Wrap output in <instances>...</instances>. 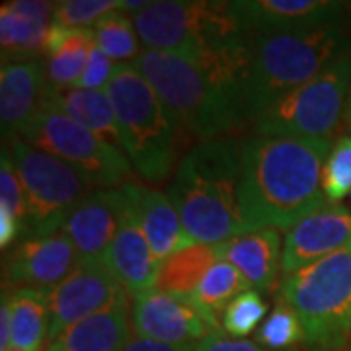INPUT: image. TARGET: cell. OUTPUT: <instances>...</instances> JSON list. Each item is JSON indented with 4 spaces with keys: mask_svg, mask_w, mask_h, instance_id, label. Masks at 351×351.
I'll return each mask as SVG.
<instances>
[{
    "mask_svg": "<svg viewBox=\"0 0 351 351\" xmlns=\"http://www.w3.org/2000/svg\"><path fill=\"white\" fill-rule=\"evenodd\" d=\"M250 36L195 57L145 49L135 69L147 78L180 129L207 143L246 121V75Z\"/></svg>",
    "mask_w": 351,
    "mask_h": 351,
    "instance_id": "1",
    "label": "cell"
},
{
    "mask_svg": "<svg viewBox=\"0 0 351 351\" xmlns=\"http://www.w3.org/2000/svg\"><path fill=\"white\" fill-rule=\"evenodd\" d=\"M332 138L250 137L240 143L239 203L250 232L289 230L324 207L322 172Z\"/></svg>",
    "mask_w": 351,
    "mask_h": 351,
    "instance_id": "2",
    "label": "cell"
},
{
    "mask_svg": "<svg viewBox=\"0 0 351 351\" xmlns=\"http://www.w3.org/2000/svg\"><path fill=\"white\" fill-rule=\"evenodd\" d=\"M240 143L215 138L189 149L168 184L191 244H223L250 232L239 203Z\"/></svg>",
    "mask_w": 351,
    "mask_h": 351,
    "instance_id": "3",
    "label": "cell"
},
{
    "mask_svg": "<svg viewBox=\"0 0 351 351\" xmlns=\"http://www.w3.org/2000/svg\"><path fill=\"white\" fill-rule=\"evenodd\" d=\"M348 55L351 38L339 22L311 32L250 38L246 121L254 123L281 96L306 84Z\"/></svg>",
    "mask_w": 351,
    "mask_h": 351,
    "instance_id": "4",
    "label": "cell"
},
{
    "mask_svg": "<svg viewBox=\"0 0 351 351\" xmlns=\"http://www.w3.org/2000/svg\"><path fill=\"white\" fill-rule=\"evenodd\" d=\"M121 145L129 162L145 182L160 186L178 168L180 137L186 135L154 88L133 63L117 64L106 88Z\"/></svg>",
    "mask_w": 351,
    "mask_h": 351,
    "instance_id": "5",
    "label": "cell"
},
{
    "mask_svg": "<svg viewBox=\"0 0 351 351\" xmlns=\"http://www.w3.org/2000/svg\"><path fill=\"white\" fill-rule=\"evenodd\" d=\"M277 301L299 316L306 351H346L351 341V246L283 276Z\"/></svg>",
    "mask_w": 351,
    "mask_h": 351,
    "instance_id": "6",
    "label": "cell"
},
{
    "mask_svg": "<svg viewBox=\"0 0 351 351\" xmlns=\"http://www.w3.org/2000/svg\"><path fill=\"white\" fill-rule=\"evenodd\" d=\"M131 18L147 49L184 57L223 49L248 38L230 10V2L160 0L149 2Z\"/></svg>",
    "mask_w": 351,
    "mask_h": 351,
    "instance_id": "7",
    "label": "cell"
},
{
    "mask_svg": "<svg viewBox=\"0 0 351 351\" xmlns=\"http://www.w3.org/2000/svg\"><path fill=\"white\" fill-rule=\"evenodd\" d=\"M10 154L24 189L22 239L61 232L73 209L96 188L71 164L39 151L24 138L10 141Z\"/></svg>",
    "mask_w": 351,
    "mask_h": 351,
    "instance_id": "8",
    "label": "cell"
},
{
    "mask_svg": "<svg viewBox=\"0 0 351 351\" xmlns=\"http://www.w3.org/2000/svg\"><path fill=\"white\" fill-rule=\"evenodd\" d=\"M351 88V55L271 104L252 123L256 137L332 138L341 125Z\"/></svg>",
    "mask_w": 351,
    "mask_h": 351,
    "instance_id": "9",
    "label": "cell"
},
{
    "mask_svg": "<svg viewBox=\"0 0 351 351\" xmlns=\"http://www.w3.org/2000/svg\"><path fill=\"white\" fill-rule=\"evenodd\" d=\"M20 138L76 168L96 189L131 184L133 164L127 154L63 113L41 108L22 129Z\"/></svg>",
    "mask_w": 351,
    "mask_h": 351,
    "instance_id": "10",
    "label": "cell"
},
{
    "mask_svg": "<svg viewBox=\"0 0 351 351\" xmlns=\"http://www.w3.org/2000/svg\"><path fill=\"white\" fill-rule=\"evenodd\" d=\"M131 322L135 336L174 346H197L209 332L221 328L191 295H172L160 289L131 297Z\"/></svg>",
    "mask_w": 351,
    "mask_h": 351,
    "instance_id": "11",
    "label": "cell"
},
{
    "mask_svg": "<svg viewBox=\"0 0 351 351\" xmlns=\"http://www.w3.org/2000/svg\"><path fill=\"white\" fill-rule=\"evenodd\" d=\"M78 262L75 244L63 230L51 237H24L4 256L2 287L49 293L75 271Z\"/></svg>",
    "mask_w": 351,
    "mask_h": 351,
    "instance_id": "12",
    "label": "cell"
},
{
    "mask_svg": "<svg viewBox=\"0 0 351 351\" xmlns=\"http://www.w3.org/2000/svg\"><path fill=\"white\" fill-rule=\"evenodd\" d=\"M125 291L113 277L104 260L78 262L75 271L47 293L49 338L61 336L66 328L104 311L115 297Z\"/></svg>",
    "mask_w": 351,
    "mask_h": 351,
    "instance_id": "13",
    "label": "cell"
},
{
    "mask_svg": "<svg viewBox=\"0 0 351 351\" xmlns=\"http://www.w3.org/2000/svg\"><path fill=\"white\" fill-rule=\"evenodd\" d=\"M343 2L332 0H234L230 10L250 38L311 32L339 22Z\"/></svg>",
    "mask_w": 351,
    "mask_h": 351,
    "instance_id": "14",
    "label": "cell"
},
{
    "mask_svg": "<svg viewBox=\"0 0 351 351\" xmlns=\"http://www.w3.org/2000/svg\"><path fill=\"white\" fill-rule=\"evenodd\" d=\"M348 246H351V209L341 203H326L287 230L281 274L291 276Z\"/></svg>",
    "mask_w": 351,
    "mask_h": 351,
    "instance_id": "15",
    "label": "cell"
},
{
    "mask_svg": "<svg viewBox=\"0 0 351 351\" xmlns=\"http://www.w3.org/2000/svg\"><path fill=\"white\" fill-rule=\"evenodd\" d=\"M129 209L125 186L94 189L69 215L63 232L75 244L80 262L104 260Z\"/></svg>",
    "mask_w": 351,
    "mask_h": 351,
    "instance_id": "16",
    "label": "cell"
},
{
    "mask_svg": "<svg viewBox=\"0 0 351 351\" xmlns=\"http://www.w3.org/2000/svg\"><path fill=\"white\" fill-rule=\"evenodd\" d=\"M104 263L131 297L156 289L160 262L147 240L131 197L119 230L104 256Z\"/></svg>",
    "mask_w": 351,
    "mask_h": 351,
    "instance_id": "17",
    "label": "cell"
},
{
    "mask_svg": "<svg viewBox=\"0 0 351 351\" xmlns=\"http://www.w3.org/2000/svg\"><path fill=\"white\" fill-rule=\"evenodd\" d=\"M57 2L12 0L0 8L2 64L36 61L43 55Z\"/></svg>",
    "mask_w": 351,
    "mask_h": 351,
    "instance_id": "18",
    "label": "cell"
},
{
    "mask_svg": "<svg viewBox=\"0 0 351 351\" xmlns=\"http://www.w3.org/2000/svg\"><path fill=\"white\" fill-rule=\"evenodd\" d=\"M47 88L45 64L41 59L2 64L0 71V123L2 137H20L34 115L41 110Z\"/></svg>",
    "mask_w": 351,
    "mask_h": 351,
    "instance_id": "19",
    "label": "cell"
},
{
    "mask_svg": "<svg viewBox=\"0 0 351 351\" xmlns=\"http://www.w3.org/2000/svg\"><path fill=\"white\" fill-rule=\"evenodd\" d=\"M131 330V295L121 291L104 311L66 328L45 351H119L133 338Z\"/></svg>",
    "mask_w": 351,
    "mask_h": 351,
    "instance_id": "20",
    "label": "cell"
},
{
    "mask_svg": "<svg viewBox=\"0 0 351 351\" xmlns=\"http://www.w3.org/2000/svg\"><path fill=\"white\" fill-rule=\"evenodd\" d=\"M221 258L230 262L246 281L250 289L262 293H271L277 283L283 262V244L279 230L263 228L256 232H246L237 239L219 244Z\"/></svg>",
    "mask_w": 351,
    "mask_h": 351,
    "instance_id": "21",
    "label": "cell"
},
{
    "mask_svg": "<svg viewBox=\"0 0 351 351\" xmlns=\"http://www.w3.org/2000/svg\"><path fill=\"white\" fill-rule=\"evenodd\" d=\"M125 188L158 262L162 263L172 254L191 244L168 193L135 182L127 184Z\"/></svg>",
    "mask_w": 351,
    "mask_h": 351,
    "instance_id": "22",
    "label": "cell"
},
{
    "mask_svg": "<svg viewBox=\"0 0 351 351\" xmlns=\"http://www.w3.org/2000/svg\"><path fill=\"white\" fill-rule=\"evenodd\" d=\"M41 108L55 110L76 123L86 127L94 135L112 147L123 151L121 135L115 121V112L106 90H80V88H45ZM125 152V151H123Z\"/></svg>",
    "mask_w": 351,
    "mask_h": 351,
    "instance_id": "23",
    "label": "cell"
},
{
    "mask_svg": "<svg viewBox=\"0 0 351 351\" xmlns=\"http://www.w3.org/2000/svg\"><path fill=\"white\" fill-rule=\"evenodd\" d=\"M94 47L92 29L51 24L45 39V78L51 88H75Z\"/></svg>",
    "mask_w": 351,
    "mask_h": 351,
    "instance_id": "24",
    "label": "cell"
},
{
    "mask_svg": "<svg viewBox=\"0 0 351 351\" xmlns=\"http://www.w3.org/2000/svg\"><path fill=\"white\" fill-rule=\"evenodd\" d=\"M221 260L219 244H189L160 263L156 289L189 297L205 274Z\"/></svg>",
    "mask_w": 351,
    "mask_h": 351,
    "instance_id": "25",
    "label": "cell"
},
{
    "mask_svg": "<svg viewBox=\"0 0 351 351\" xmlns=\"http://www.w3.org/2000/svg\"><path fill=\"white\" fill-rule=\"evenodd\" d=\"M12 304V350L39 351L49 338V306L47 293L39 289H14Z\"/></svg>",
    "mask_w": 351,
    "mask_h": 351,
    "instance_id": "26",
    "label": "cell"
},
{
    "mask_svg": "<svg viewBox=\"0 0 351 351\" xmlns=\"http://www.w3.org/2000/svg\"><path fill=\"white\" fill-rule=\"evenodd\" d=\"M248 289L250 283L246 281V277L232 263L221 258L205 274L191 297L205 313L219 320L226 306Z\"/></svg>",
    "mask_w": 351,
    "mask_h": 351,
    "instance_id": "27",
    "label": "cell"
},
{
    "mask_svg": "<svg viewBox=\"0 0 351 351\" xmlns=\"http://www.w3.org/2000/svg\"><path fill=\"white\" fill-rule=\"evenodd\" d=\"M94 43L117 64L135 63L141 51V38L133 18L125 12L108 14L92 27Z\"/></svg>",
    "mask_w": 351,
    "mask_h": 351,
    "instance_id": "28",
    "label": "cell"
},
{
    "mask_svg": "<svg viewBox=\"0 0 351 351\" xmlns=\"http://www.w3.org/2000/svg\"><path fill=\"white\" fill-rule=\"evenodd\" d=\"M256 339L265 350L291 351L295 346L304 343V330H302L299 316L293 313L287 304L277 301L274 313L258 328Z\"/></svg>",
    "mask_w": 351,
    "mask_h": 351,
    "instance_id": "29",
    "label": "cell"
},
{
    "mask_svg": "<svg viewBox=\"0 0 351 351\" xmlns=\"http://www.w3.org/2000/svg\"><path fill=\"white\" fill-rule=\"evenodd\" d=\"M265 313H267V302L263 301L258 291L248 289L223 311L219 318L221 330L232 338H246L258 332Z\"/></svg>",
    "mask_w": 351,
    "mask_h": 351,
    "instance_id": "30",
    "label": "cell"
},
{
    "mask_svg": "<svg viewBox=\"0 0 351 351\" xmlns=\"http://www.w3.org/2000/svg\"><path fill=\"white\" fill-rule=\"evenodd\" d=\"M322 191L328 203L334 205L351 195V135L348 133L332 145L322 172Z\"/></svg>",
    "mask_w": 351,
    "mask_h": 351,
    "instance_id": "31",
    "label": "cell"
},
{
    "mask_svg": "<svg viewBox=\"0 0 351 351\" xmlns=\"http://www.w3.org/2000/svg\"><path fill=\"white\" fill-rule=\"evenodd\" d=\"M121 0H64L55 4L53 24L73 27V29H92L108 14L119 10Z\"/></svg>",
    "mask_w": 351,
    "mask_h": 351,
    "instance_id": "32",
    "label": "cell"
},
{
    "mask_svg": "<svg viewBox=\"0 0 351 351\" xmlns=\"http://www.w3.org/2000/svg\"><path fill=\"white\" fill-rule=\"evenodd\" d=\"M0 207L8 209L14 217H18L20 223H22V228H24V189H22V184H20L18 172L14 168L10 149L2 151V162H0Z\"/></svg>",
    "mask_w": 351,
    "mask_h": 351,
    "instance_id": "33",
    "label": "cell"
},
{
    "mask_svg": "<svg viewBox=\"0 0 351 351\" xmlns=\"http://www.w3.org/2000/svg\"><path fill=\"white\" fill-rule=\"evenodd\" d=\"M115 69H117V63L112 61L94 43L86 69H84V73L80 76V80L76 82L75 88H80V90H106L108 84H110V80L113 78V75H115Z\"/></svg>",
    "mask_w": 351,
    "mask_h": 351,
    "instance_id": "34",
    "label": "cell"
},
{
    "mask_svg": "<svg viewBox=\"0 0 351 351\" xmlns=\"http://www.w3.org/2000/svg\"><path fill=\"white\" fill-rule=\"evenodd\" d=\"M193 351H269L263 346L250 341L246 338H232L221 328H217L213 332H209L199 343L193 348Z\"/></svg>",
    "mask_w": 351,
    "mask_h": 351,
    "instance_id": "35",
    "label": "cell"
},
{
    "mask_svg": "<svg viewBox=\"0 0 351 351\" xmlns=\"http://www.w3.org/2000/svg\"><path fill=\"white\" fill-rule=\"evenodd\" d=\"M12 350V304L10 289L2 287V306H0V351Z\"/></svg>",
    "mask_w": 351,
    "mask_h": 351,
    "instance_id": "36",
    "label": "cell"
},
{
    "mask_svg": "<svg viewBox=\"0 0 351 351\" xmlns=\"http://www.w3.org/2000/svg\"><path fill=\"white\" fill-rule=\"evenodd\" d=\"M22 237V223L18 217H14L8 209L0 207V246L2 250H10L14 244H16V239Z\"/></svg>",
    "mask_w": 351,
    "mask_h": 351,
    "instance_id": "37",
    "label": "cell"
},
{
    "mask_svg": "<svg viewBox=\"0 0 351 351\" xmlns=\"http://www.w3.org/2000/svg\"><path fill=\"white\" fill-rule=\"evenodd\" d=\"M195 346H174V343H162L154 339L133 336L119 351H193Z\"/></svg>",
    "mask_w": 351,
    "mask_h": 351,
    "instance_id": "38",
    "label": "cell"
},
{
    "mask_svg": "<svg viewBox=\"0 0 351 351\" xmlns=\"http://www.w3.org/2000/svg\"><path fill=\"white\" fill-rule=\"evenodd\" d=\"M341 127L346 129V133H348V135H351V88H350V94H348V101H346V110H343Z\"/></svg>",
    "mask_w": 351,
    "mask_h": 351,
    "instance_id": "39",
    "label": "cell"
},
{
    "mask_svg": "<svg viewBox=\"0 0 351 351\" xmlns=\"http://www.w3.org/2000/svg\"><path fill=\"white\" fill-rule=\"evenodd\" d=\"M10 351H24V350H10Z\"/></svg>",
    "mask_w": 351,
    "mask_h": 351,
    "instance_id": "40",
    "label": "cell"
},
{
    "mask_svg": "<svg viewBox=\"0 0 351 351\" xmlns=\"http://www.w3.org/2000/svg\"><path fill=\"white\" fill-rule=\"evenodd\" d=\"M346 351H351V350H350V348H348V350H346Z\"/></svg>",
    "mask_w": 351,
    "mask_h": 351,
    "instance_id": "41",
    "label": "cell"
},
{
    "mask_svg": "<svg viewBox=\"0 0 351 351\" xmlns=\"http://www.w3.org/2000/svg\"><path fill=\"white\" fill-rule=\"evenodd\" d=\"M350 197H351V195H350Z\"/></svg>",
    "mask_w": 351,
    "mask_h": 351,
    "instance_id": "42",
    "label": "cell"
}]
</instances>
